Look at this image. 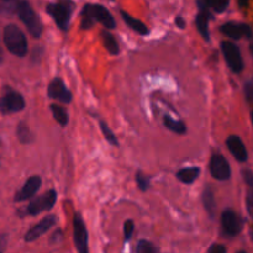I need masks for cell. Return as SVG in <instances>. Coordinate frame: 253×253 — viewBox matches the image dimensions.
<instances>
[{"label":"cell","mask_w":253,"mask_h":253,"mask_svg":"<svg viewBox=\"0 0 253 253\" xmlns=\"http://www.w3.org/2000/svg\"><path fill=\"white\" fill-rule=\"evenodd\" d=\"M210 173L217 180H227L231 177V167L229 161L221 155H214L210 160Z\"/></svg>","instance_id":"cell-9"},{"label":"cell","mask_w":253,"mask_h":253,"mask_svg":"<svg viewBox=\"0 0 253 253\" xmlns=\"http://www.w3.org/2000/svg\"><path fill=\"white\" fill-rule=\"evenodd\" d=\"M245 94H246L247 100L253 101V81L246 83V85H245Z\"/></svg>","instance_id":"cell-31"},{"label":"cell","mask_w":253,"mask_h":253,"mask_svg":"<svg viewBox=\"0 0 253 253\" xmlns=\"http://www.w3.org/2000/svg\"><path fill=\"white\" fill-rule=\"evenodd\" d=\"M95 21H99L108 29L115 27V20L106 7L103 5L86 4L82 11V26L83 29H90Z\"/></svg>","instance_id":"cell-1"},{"label":"cell","mask_w":253,"mask_h":253,"mask_svg":"<svg viewBox=\"0 0 253 253\" xmlns=\"http://www.w3.org/2000/svg\"><path fill=\"white\" fill-rule=\"evenodd\" d=\"M137 252L138 253H155L157 252V249H156L151 242L145 241V240H141L137 245Z\"/></svg>","instance_id":"cell-24"},{"label":"cell","mask_w":253,"mask_h":253,"mask_svg":"<svg viewBox=\"0 0 253 253\" xmlns=\"http://www.w3.org/2000/svg\"><path fill=\"white\" fill-rule=\"evenodd\" d=\"M73 234H74V244L77 250L81 253H88V231L84 225L83 219L81 215L76 214L73 219Z\"/></svg>","instance_id":"cell-8"},{"label":"cell","mask_w":253,"mask_h":253,"mask_svg":"<svg viewBox=\"0 0 253 253\" xmlns=\"http://www.w3.org/2000/svg\"><path fill=\"white\" fill-rule=\"evenodd\" d=\"M203 204H204L205 210L208 211V214L210 216H214L215 209H216V204H215V197L214 193H212L211 188H205L204 192H203Z\"/></svg>","instance_id":"cell-19"},{"label":"cell","mask_w":253,"mask_h":253,"mask_svg":"<svg viewBox=\"0 0 253 253\" xmlns=\"http://www.w3.org/2000/svg\"><path fill=\"white\" fill-rule=\"evenodd\" d=\"M51 110H52V113H53L54 119H56V120L61 124V126H66L67 124H68V121H69L68 113H67V111L64 110L62 106L53 104V105H51Z\"/></svg>","instance_id":"cell-22"},{"label":"cell","mask_w":253,"mask_h":253,"mask_svg":"<svg viewBox=\"0 0 253 253\" xmlns=\"http://www.w3.org/2000/svg\"><path fill=\"white\" fill-rule=\"evenodd\" d=\"M208 251H209V253H225L226 252V247L222 246V245H212Z\"/></svg>","instance_id":"cell-33"},{"label":"cell","mask_w":253,"mask_h":253,"mask_svg":"<svg viewBox=\"0 0 253 253\" xmlns=\"http://www.w3.org/2000/svg\"><path fill=\"white\" fill-rule=\"evenodd\" d=\"M48 95L49 98L56 99L61 103L68 104L72 100V94L64 85L63 81L61 78H56L51 82L48 86Z\"/></svg>","instance_id":"cell-13"},{"label":"cell","mask_w":253,"mask_h":253,"mask_svg":"<svg viewBox=\"0 0 253 253\" xmlns=\"http://www.w3.org/2000/svg\"><path fill=\"white\" fill-rule=\"evenodd\" d=\"M57 202V193L56 190H48L47 193L42 194L41 197H37L36 199L32 200L31 203L27 207L26 211L29 215H35L40 214L42 211H47V210H51L54 207Z\"/></svg>","instance_id":"cell-5"},{"label":"cell","mask_w":253,"mask_h":253,"mask_svg":"<svg viewBox=\"0 0 253 253\" xmlns=\"http://www.w3.org/2000/svg\"><path fill=\"white\" fill-rule=\"evenodd\" d=\"M246 209L249 212L250 217L253 220V188L249 187L246 195Z\"/></svg>","instance_id":"cell-28"},{"label":"cell","mask_w":253,"mask_h":253,"mask_svg":"<svg viewBox=\"0 0 253 253\" xmlns=\"http://www.w3.org/2000/svg\"><path fill=\"white\" fill-rule=\"evenodd\" d=\"M175 24H177L178 26L180 27V29H184V27H185V20L183 19V17L178 16L177 19H175Z\"/></svg>","instance_id":"cell-35"},{"label":"cell","mask_w":253,"mask_h":253,"mask_svg":"<svg viewBox=\"0 0 253 253\" xmlns=\"http://www.w3.org/2000/svg\"><path fill=\"white\" fill-rule=\"evenodd\" d=\"M221 226L226 236L235 237L241 232L242 220L234 210L226 209L221 215Z\"/></svg>","instance_id":"cell-7"},{"label":"cell","mask_w":253,"mask_h":253,"mask_svg":"<svg viewBox=\"0 0 253 253\" xmlns=\"http://www.w3.org/2000/svg\"><path fill=\"white\" fill-rule=\"evenodd\" d=\"M251 119H252V124H253V111H252V115H251Z\"/></svg>","instance_id":"cell-39"},{"label":"cell","mask_w":253,"mask_h":253,"mask_svg":"<svg viewBox=\"0 0 253 253\" xmlns=\"http://www.w3.org/2000/svg\"><path fill=\"white\" fill-rule=\"evenodd\" d=\"M4 42L7 49L17 57H24L27 53V41L24 32L16 25H7L4 30Z\"/></svg>","instance_id":"cell-2"},{"label":"cell","mask_w":253,"mask_h":253,"mask_svg":"<svg viewBox=\"0 0 253 253\" xmlns=\"http://www.w3.org/2000/svg\"><path fill=\"white\" fill-rule=\"evenodd\" d=\"M40 187H41V178L37 177V175L29 178L24 184V187L16 193L15 200L16 202H24V200L30 199L31 197H34L35 193L40 189Z\"/></svg>","instance_id":"cell-14"},{"label":"cell","mask_w":253,"mask_h":253,"mask_svg":"<svg viewBox=\"0 0 253 253\" xmlns=\"http://www.w3.org/2000/svg\"><path fill=\"white\" fill-rule=\"evenodd\" d=\"M230 0H212L211 7L216 12H224L229 6Z\"/></svg>","instance_id":"cell-26"},{"label":"cell","mask_w":253,"mask_h":253,"mask_svg":"<svg viewBox=\"0 0 253 253\" xmlns=\"http://www.w3.org/2000/svg\"><path fill=\"white\" fill-rule=\"evenodd\" d=\"M226 145L230 152L232 153V156H234L237 161H240V162L247 161L249 155H247L246 146L244 145V142H242V140L239 136H230L226 140Z\"/></svg>","instance_id":"cell-15"},{"label":"cell","mask_w":253,"mask_h":253,"mask_svg":"<svg viewBox=\"0 0 253 253\" xmlns=\"http://www.w3.org/2000/svg\"><path fill=\"white\" fill-rule=\"evenodd\" d=\"M200 11L197 16V26L199 32L202 34V36L205 40H209V29H208V22H209L210 14L208 11V7L205 6H199Z\"/></svg>","instance_id":"cell-16"},{"label":"cell","mask_w":253,"mask_h":253,"mask_svg":"<svg viewBox=\"0 0 253 253\" xmlns=\"http://www.w3.org/2000/svg\"><path fill=\"white\" fill-rule=\"evenodd\" d=\"M101 39H103V43L105 46V48L108 49L109 53L113 54V56H116L119 53V46L113 35L106 31H103L101 32Z\"/></svg>","instance_id":"cell-21"},{"label":"cell","mask_w":253,"mask_h":253,"mask_svg":"<svg viewBox=\"0 0 253 253\" xmlns=\"http://www.w3.org/2000/svg\"><path fill=\"white\" fill-rule=\"evenodd\" d=\"M247 4H249V0H239V5H240V7H245V6H247Z\"/></svg>","instance_id":"cell-36"},{"label":"cell","mask_w":253,"mask_h":253,"mask_svg":"<svg viewBox=\"0 0 253 253\" xmlns=\"http://www.w3.org/2000/svg\"><path fill=\"white\" fill-rule=\"evenodd\" d=\"M25 108V100L21 94L16 91H9L0 99V111L2 114H11L22 110Z\"/></svg>","instance_id":"cell-10"},{"label":"cell","mask_w":253,"mask_h":253,"mask_svg":"<svg viewBox=\"0 0 253 253\" xmlns=\"http://www.w3.org/2000/svg\"><path fill=\"white\" fill-rule=\"evenodd\" d=\"M242 173H244V179L246 182L247 187L253 188V172L249 169H245Z\"/></svg>","instance_id":"cell-32"},{"label":"cell","mask_w":253,"mask_h":253,"mask_svg":"<svg viewBox=\"0 0 253 253\" xmlns=\"http://www.w3.org/2000/svg\"><path fill=\"white\" fill-rule=\"evenodd\" d=\"M2 1V7H4V11L14 12L15 9H17V0H1Z\"/></svg>","instance_id":"cell-30"},{"label":"cell","mask_w":253,"mask_h":253,"mask_svg":"<svg viewBox=\"0 0 253 253\" xmlns=\"http://www.w3.org/2000/svg\"><path fill=\"white\" fill-rule=\"evenodd\" d=\"M163 124H165V126L168 130L173 131L175 133H179V135H183L187 131V126H185V124L183 121L175 120V119L170 118L169 115H166L163 118Z\"/></svg>","instance_id":"cell-20"},{"label":"cell","mask_w":253,"mask_h":253,"mask_svg":"<svg viewBox=\"0 0 253 253\" xmlns=\"http://www.w3.org/2000/svg\"><path fill=\"white\" fill-rule=\"evenodd\" d=\"M17 14H19L20 20L25 24L27 27L30 34L34 37H40L42 34V24L40 20L39 15L34 11L31 5L26 1L22 0L17 4Z\"/></svg>","instance_id":"cell-3"},{"label":"cell","mask_w":253,"mask_h":253,"mask_svg":"<svg viewBox=\"0 0 253 253\" xmlns=\"http://www.w3.org/2000/svg\"><path fill=\"white\" fill-rule=\"evenodd\" d=\"M121 16H123L124 21H125L126 24L131 27V29L135 30L136 32H138L140 35H143V36L148 34L147 26H146L142 21L135 19V17H132L130 14H127V12H125V11H121Z\"/></svg>","instance_id":"cell-17"},{"label":"cell","mask_w":253,"mask_h":253,"mask_svg":"<svg viewBox=\"0 0 253 253\" xmlns=\"http://www.w3.org/2000/svg\"><path fill=\"white\" fill-rule=\"evenodd\" d=\"M136 182H137L138 188H140L141 190H147L148 187H150V180H148V178L146 177L145 174H142L141 172H138L137 175H136Z\"/></svg>","instance_id":"cell-27"},{"label":"cell","mask_w":253,"mask_h":253,"mask_svg":"<svg viewBox=\"0 0 253 253\" xmlns=\"http://www.w3.org/2000/svg\"><path fill=\"white\" fill-rule=\"evenodd\" d=\"M2 61V52H1V49H0V62Z\"/></svg>","instance_id":"cell-37"},{"label":"cell","mask_w":253,"mask_h":253,"mask_svg":"<svg viewBox=\"0 0 253 253\" xmlns=\"http://www.w3.org/2000/svg\"><path fill=\"white\" fill-rule=\"evenodd\" d=\"M221 32L226 36L231 37V39L239 40L241 37H252L253 32L252 29L246 24H241V22L229 21L221 26Z\"/></svg>","instance_id":"cell-11"},{"label":"cell","mask_w":253,"mask_h":253,"mask_svg":"<svg viewBox=\"0 0 253 253\" xmlns=\"http://www.w3.org/2000/svg\"><path fill=\"white\" fill-rule=\"evenodd\" d=\"M211 2L212 0H198V5L199 6H205V7H211Z\"/></svg>","instance_id":"cell-34"},{"label":"cell","mask_w":253,"mask_h":253,"mask_svg":"<svg viewBox=\"0 0 253 253\" xmlns=\"http://www.w3.org/2000/svg\"><path fill=\"white\" fill-rule=\"evenodd\" d=\"M133 230H135V225H133L132 220H127L124 224V235H125V240H130L132 237Z\"/></svg>","instance_id":"cell-29"},{"label":"cell","mask_w":253,"mask_h":253,"mask_svg":"<svg viewBox=\"0 0 253 253\" xmlns=\"http://www.w3.org/2000/svg\"><path fill=\"white\" fill-rule=\"evenodd\" d=\"M72 11H73V2L71 0H59V1L52 2L47 6V12L53 17L59 29L64 30V31L68 30Z\"/></svg>","instance_id":"cell-4"},{"label":"cell","mask_w":253,"mask_h":253,"mask_svg":"<svg viewBox=\"0 0 253 253\" xmlns=\"http://www.w3.org/2000/svg\"><path fill=\"white\" fill-rule=\"evenodd\" d=\"M100 127H101V131H103V133H104V136H105L106 140H108L109 142H110L113 146H116V147H118V146H119L118 138H116V136L114 135L113 131H111L110 128H109V126L106 125V124L104 123V121H101V123H100Z\"/></svg>","instance_id":"cell-23"},{"label":"cell","mask_w":253,"mask_h":253,"mask_svg":"<svg viewBox=\"0 0 253 253\" xmlns=\"http://www.w3.org/2000/svg\"><path fill=\"white\" fill-rule=\"evenodd\" d=\"M250 49H251V53H252V57H253V43L251 44V47H250Z\"/></svg>","instance_id":"cell-38"},{"label":"cell","mask_w":253,"mask_h":253,"mask_svg":"<svg viewBox=\"0 0 253 253\" xmlns=\"http://www.w3.org/2000/svg\"><path fill=\"white\" fill-rule=\"evenodd\" d=\"M56 222H57L56 216H53V215H48V216H46L44 219H42L39 224L35 225L34 227H31V229L26 232V235H25V241L27 242L35 241V240L41 237L43 234H46V232L48 231V230L51 229Z\"/></svg>","instance_id":"cell-12"},{"label":"cell","mask_w":253,"mask_h":253,"mask_svg":"<svg viewBox=\"0 0 253 253\" xmlns=\"http://www.w3.org/2000/svg\"><path fill=\"white\" fill-rule=\"evenodd\" d=\"M17 136H19L20 141L24 143H27L31 141V133H30L29 127L25 126V124H21L19 126V130H17Z\"/></svg>","instance_id":"cell-25"},{"label":"cell","mask_w":253,"mask_h":253,"mask_svg":"<svg viewBox=\"0 0 253 253\" xmlns=\"http://www.w3.org/2000/svg\"><path fill=\"white\" fill-rule=\"evenodd\" d=\"M200 169L198 167H187L183 168L178 172L177 178L182 183H185V184H192L198 177H199Z\"/></svg>","instance_id":"cell-18"},{"label":"cell","mask_w":253,"mask_h":253,"mask_svg":"<svg viewBox=\"0 0 253 253\" xmlns=\"http://www.w3.org/2000/svg\"><path fill=\"white\" fill-rule=\"evenodd\" d=\"M221 49L227 62V66L231 68V71H234L235 73L242 72V69H244V59H242L239 47L232 43V42L224 41L221 43Z\"/></svg>","instance_id":"cell-6"}]
</instances>
